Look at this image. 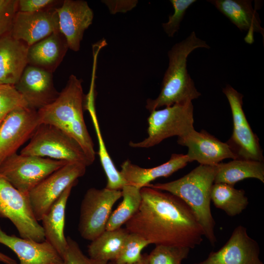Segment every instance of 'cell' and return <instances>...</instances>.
Returning a JSON list of instances; mask_svg holds the SVG:
<instances>
[{
	"label": "cell",
	"mask_w": 264,
	"mask_h": 264,
	"mask_svg": "<svg viewBox=\"0 0 264 264\" xmlns=\"http://www.w3.org/2000/svg\"><path fill=\"white\" fill-rule=\"evenodd\" d=\"M198 48H209L210 46L193 31L168 51L169 65L163 77L160 93L155 99H148L146 102V108L150 112L175 104L192 102L201 95L187 68L188 56Z\"/></svg>",
	"instance_id": "cell-3"
},
{
	"label": "cell",
	"mask_w": 264,
	"mask_h": 264,
	"mask_svg": "<svg viewBox=\"0 0 264 264\" xmlns=\"http://www.w3.org/2000/svg\"><path fill=\"white\" fill-rule=\"evenodd\" d=\"M56 8L33 13L18 11L10 35L30 46L53 33L60 32Z\"/></svg>",
	"instance_id": "cell-13"
},
{
	"label": "cell",
	"mask_w": 264,
	"mask_h": 264,
	"mask_svg": "<svg viewBox=\"0 0 264 264\" xmlns=\"http://www.w3.org/2000/svg\"><path fill=\"white\" fill-rule=\"evenodd\" d=\"M137 212L125 223L130 233L151 244L188 247L200 244L204 233L189 206L178 197L145 186Z\"/></svg>",
	"instance_id": "cell-1"
},
{
	"label": "cell",
	"mask_w": 264,
	"mask_h": 264,
	"mask_svg": "<svg viewBox=\"0 0 264 264\" xmlns=\"http://www.w3.org/2000/svg\"><path fill=\"white\" fill-rule=\"evenodd\" d=\"M216 165H199L177 179L166 183H150L146 186L169 192L186 203L194 212L202 228L204 236L212 246L217 242L215 221L210 207L211 192L214 183Z\"/></svg>",
	"instance_id": "cell-4"
},
{
	"label": "cell",
	"mask_w": 264,
	"mask_h": 264,
	"mask_svg": "<svg viewBox=\"0 0 264 264\" xmlns=\"http://www.w3.org/2000/svg\"><path fill=\"white\" fill-rule=\"evenodd\" d=\"M40 124L37 110L29 107L7 115L0 125V164L31 137Z\"/></svg>",
	"instance_id": "cell-12"
},
{
	"label": "cell",
	"mask_w": 264,
	"mask_h": 264,
	"mask_svg": "<svg viewBox=\"0 0 264 264\" xmlns=\"http://www.w3.org/2000/svg\"><path fill=\"white\" fill-rule=\"evenodd\" d=\"M57 1L54 0H19L18 11L33 13L53 7Z\"/></svg>",
	"instance_id": "cell-35"
},
{
	"label": "cell",
	"mask_w": 264,
	"mask_h": 264,
	"mask_svg": "<svg viewBox=\"0 0 264 264\" xmlns=\"http://www.w3.org/2000/svg\"><path fill=\"white\" fill-rule=\"evenodd\" d=\"M211 200L215 206L231 217L240 214L249 202L245 191L225 183H214L211 189Z\"/></svg>",
	"instance_id": "cell-27"
},
{
	"label": "cell",
	"mask_w": 264,
	"mask_h": 264,
	"mask_svg": "<svg viewBox=\"0 0 264 264\" xmlns=\"http://www.w3.org/2000/svg\"><path fill=\"white\" fill-rule=\"evenodd\" d=\"M87 166L80 163H67L33 188L27 194L36 220H41L53 204L70 185L86 173Z\"/></svg>",
	"instance_id": "cell-10"
},
{
	"label": "cell",
	"mask_w": 264,
	"mask_h": 264,
	"mask_svg": "<svg viewBox=\"0 0 264 264\" xmlns=\"http://www.w3.org/2000/svg\"><path fill=\"white\" fill-rule=\"evenodd\" d=\"M18 12V0H0V38L10 34Z\"/></svg>",
	"instance_id": "cell-33"
},
{
	"label": "cell",
	"mask_w": 264,
	"mask_h": 264,
	"mask_svg": "<svg viewBox=\"0 0 264 264\" xmlns=\"http://www.w3.org/2000/svg\"><path fill=\"white\" fill-rule=\"evenodd\" d=\"M53 73L28 65L14 85L29 108L38 110L53 102L59 92L54 86Z\"/></svg>",
	"instance_id": "cell-15"
},
{
	"label": "cell",
	"mask_w": 264,
	"mask_h": 264,
	"mask_svg": "<svg viewBox=\"0 0 264 264\" xmlns=\"http://www.w3.org/2000/svg\"><path fill=\"white\" fill-rule=\"evenodd\" d=\"M122 197L121 190L91 188L81 202L78 230L81 237L92 241L106 230L112 208Z\"/></svg>",
	"instance_id": "cell-9"
},
{
	"label": "cell",
	"mask_w": 264,
	"mask_h": 264,
	"mask_svg": "<svg viewBox=\"0 0 264 264\" xmlns=\"http://www.w3.org/2000/svg\"><path fill=\"white\" fill-rule=\"evenodd\" d=\"M131 264H149L148 260V254H142L141 259L139 261Z\"/></svg>",
	"instance_id": "cell-38"
},
{
	"label": "cell",
	"mask_w": 264,
	"mask_h": 264,
	"mask_svg": "<svg viewBox=\"0 0 264 264\" xmlns=\"http://www.w3.org/2000/svg\"><path fill=\"white\" fill-rule=\"evenodd\" d=\"M231 110L233 130L226 142L237 159L264 161L263 151L256 134L252 131L242 109L243 95L230 85L222 89Z\"/></svg>",
	"instance_id": "cell-11"
},
{
	"label": "cell",
	"mask_w": 264,
	"mask_h": 264,
	"mask_svg": "<svg viewBox=\"0 0 264 264\" xmlns=\"http://www.w3.org/2000/svg\"><path fill=\"white\" fill-rule=\"evenodd\" d=\"M67 245L62 257L63 264H108L94 261L86 256L78 243L70 237L66 238Z\"/></svg>",
	"instance_id": "cell-34"
},
{
	"label": "cell",
	"mask_w": 264,
	"mask_h": 264,
	"mask_svg": "<svg viewBox=\"0 0 264 264\" xmlns=\"http://www.w3.org/2000/svg\"><path fill=\"white\" fill-rule=\"evenodd\" d=\"M174 13L169 17L167 22L162 23L164 31L169 37H173L179 29L180 24L188 8L195 0H171Z\"/></svg>",
	"instance_id": "cell-32"
},
{
	"label": "cell",
	"mask_w": 264,
	"mask_h": 264,
	"mask_svg": "<svg viewBox=\"0 0 264 264\" xmlns=\"http://www.w3.org/2000/svg\"><path fill=\"white\" fill-rule=\"evenodd\" d=\"M189 162L186 154H172L167 162L150 168L141 167L127 159L121 164L120 172L127 185L141 189L156 178L170 176Z\"/></svg>",
	"instance_id": "cell-19"
},
{
	"label": "cell",
	"mask_w": 264,
	"mask_h": 264,
	"mask_svg": "<svg viewBox=\"0 0 264 264\" xmlns=\"http://www.w3.org/2000/svg\"><path fill=\"white\" fill-rule=\"evenodd\" d=\"M150 244L149 241L138 235L129 232L121 252L114 262L115 264L136 263L141 259L142 250Z\"/></svg>",
	"instance_id": "cell-30"
},
{
	"label": "cell",
	"mask_w": 264,
	"mask_h": 264,
	"mask_svg": "<svg viewBox=\"0 0 264 264\" xmlns=\"http://www.w3.org/2000/svg\"><path fill=\"white\" fill-rule=\"evenodd\" d=\"M178 144L188 148L189 162L197 161L200 165L214 166L222 160L237 159L227 143L222 142L205 130L195 129L186 135L178 137Z\"/></svg>",
	"instance_id": "cell-16"
},
{
	"label": "cell",
	"mask_w": 264,
	"mask_h": 264,
	"mask_svg": "<svg viewBox=\"0 0 264 264\" xmlns=\"http://www.w3.org/2000/svg\"><path fill=\"white\" fill-rule=\"evenodd\" d=\"M20 154L80 163L87 167L93 163L76 140L56 127L45 124L38 126Z\"/></svg>",
	"instance_id": "cell-5"
},
{
	"label": "cell",
	"mask_w": 264,
	"mask_h": 264,
	"mask_svg": "<svg viewBox=\"0 0 264 264\" xmlns=\"http://www.w3.org/2000/svg\"><path fill=\"white\" fill-rule=\"evenodd\" d=\"M0 218L9 219L21 238L45 241L42 226L33 213L27 194L15 188L0 174Z\"/></svg>",
	"instance_id": "cell-8"
},
{
	"label": "cell",
	"mask_w": 264,
	"mask_h": 264,
	"mask_svg": "<svg viewBox=\"0 0 264 264\" xmlns=\"http://www.w3.org/2000/svg\"><path fill=\"white\" fill-rule=\"evenodd\" d=\"M259 255L258 242L248 236L245 227L239 225L221 248L194 264H264Z\"/></svg>",
	"instance_id": "cell-14"
},
{
	"label": "cell",
	"mask_w": 264,
	"mask_h": 264,
	"mask_svg": "<svg viewBox=\"0 0 264 264\" xmlns=\"http://www.w3.org/2000/svg\"><path fill=\"white\" fill-rule=\"evenodd\" d=\"M60 31L65 37L68 48L78 51L85 31L92 23L93 12L87 1L65 0L56 8Z\"/></svg>",
	"instance_id": "cell-17"
},
{
	"label": "cell",
	"mask_w": 264,
	"mask_h": 264,
	"mask_svg": "<svg viewBox=\"0 0 264 264\" xmlns=\"http://www.w3.org/2000/svg\"><path fill=\"white\" fill-rule=\"evenodd\" d=\"M190 248L186 247L156 245L149 254V264H181L187 258Z\"/></svg>",
	"instance_id": "cell-29"
},
{
	"label": "cell",
	"mask_w": 264,
	"mask_h": 264,
	"mask_svg": "<svg viewBox=\"0 0 264 264\" xmlns=\"http://www.w3.org/2000/svg\"><path fill=\"white\" fill-rule=\"evenodd\" d=\"M214 183H225L234 186L238 182L249 178L264 183V164L263 161L235 159L216 165Z\"/></svg>",
	"instance_id": "cell-24"
},
{
	"label": "cell",
	"mask_w": 264,
	"mask_h": 264,
	"mask_svg": "<svg viewBox=\"0 0 264 264\" xmlns=\"http://www.w3.org/2000/svg\"><path fill=\"white\" fill-rule=\"evenodd\" d=\"M0 262L5 264H18L15 260L1 252H0Z\"/></svg>",
	"instance_id": "cell-37"
},
{
	"label": "cell",
	"mask_w": 264,
	"mask_h": 264,
	"mask_svg": "<svg viewBox=\"0 0 264 264\" xmlns=\"http://www.w3.org/2000/svg\"><path fill=\"white\" fill-rule=\"evenodd\" d=\"M77 184L68 186L41 220L45 241L54 247L61 257L67 245L64 234L66 205L71 189Z\"/></svg>",
	"instance_id": "cell-23"
},
{
	"label": "cell",
	"mask_w": 264,
	"mask_h": 264,
	"mask_svg": "<svg viewBox=\"0 0 264 264\" xmlns=\"http://www.w3.org/2000/svg\"><path fill=\"white\" fill-rule=\"evenodd\" d=\"M28 107L21 94L13 85H0V125L13 110Z\"/></svg>",
	"instance_id": "cell-31"
},
{
	"label": "cell",
	"mask_w": 264,
	"mask_h": 264,
	"mask_svg": "<svg viewBox=\"0 0 264 264\" xmlns=\"http://www.w3.org/2000/svg\"><path fill=\"white\" fill-rule=\"evenodd\" d=\"M93 88L91 87L88 94L85 97L84 108L89 113L98 139L100 160L107 178L106 188L110 190H121L126 185L120 171L115 167L106 149L102 137L96 116L94 102Z\"/></svg>",
	"instance_id": "cell-25"
},
{
	"label": "cell",
	"mask_w": 264,
	"mask_h": 264,
	"mask_svg": "<svg viewBox=\"0 0 264 264\" xmlns=\"http://www.w3.org/2000/svg\"><path fill=\"white\" fill-rule=\"evenodd\" d=\"M193 110L192 102H188L152 111L147 120V137L138 142L131 141L129 146L148 148L169 137L186 135L195 129Z\"/></svg>",
	"instance_id": "cell-6"
},
{
	"label": "cell",
	"mask_w": 264,
	"mask_h": 264,
	"mask_svg": "<svg viewBox=\"0 0 264 264\" xmlns=\"http://www.w3.org/2000/svg\"><path fill=\"white\" fill-rule=\"evenodd\" d=\"M240 30L247 31L245 38L249 44L253 42V33L258 32L264 37V28L261 25L258 13L252 6V1L247 0H208Z\"/></svg>",
	"instance_id": "cell-21"
},
{
	"label": "cell",
	"mask_w": 264,
	"mask_h": 264,
	"mask_svg": "<svg viewBox=\"0 0 264 264\" xmlns=\"http://www.w3.org/2000/svg\"><path fill=\"white\" fill-rule=\"evenodd\" d=\"M108 264H115L114 262H110L108 263Z\"/></svg>",
	"instance_id": "cell-39"
},
{
	"label": "cell",
	"mask_w": 264,
	"mask_h": 264,
	"mask_svg": "<svg viewBox=\"0 0 264 264\" xmlns=\"http://www.w3.org/2000/svg\"><path fill=\"white\" fill-rule=\"evenodd\" d=\"M68 48L63 34L61 32L53 33L29 46L28 65L53 73L63 61Z\"/></svg>",
	"instance_id": "cell-22"
},
{
	"label": "cell",
	"mask_w": 264,
	"mask_h": 264,
	"mask_svg": "<svg viewBox=\"0 0 264 264\" xmlns=\"http://www.w3.org/2000/svg\"><path fill=\"white\" fill-rule=\"evenodd\" d=\"M110 13L115 14L118 12L125 13L136 6L138 1L131 0H103Z\"/></svg>",
	"instance_id": "cell-36"
},
{
	"label": "cell",
	"mask_w": 264,
	"mask_h": 264,
	"mask_svg": "<svg viewBox=\"0 0 264 264\" xmlns=\"http://www.w3.org/2000/svg\"><path fill=\"white\" fill-rule=\"evenodd\" d=\"M29 46L10 34L0 38V85H15L28 65Z\"/></svg>",
	"instance_id": "cell-20"
},
{
	"label": "cell",
	"mask_w": 264,
	"mask_h": 264,
	"mask_svg": "<svg viewBox=\"0 0 264 264\" xmlns=\"http://www.w3.org/2000/svg\"><path fill=\"white\" fill-rule=\"evenodd\" d=\"M129 234L126 228L105 230L88 246L89 258L94 261L108 264L114 262L121 252Z\"/></svg>",
	"instance_id": "cell-26"
},
{
	"label": "cell",
	"mask_w": 264,
	"mask_h": 264,
	"mask_svg": "<svg viewBox=\"0 0 264 264\" xmlns=\"http://www.w3.org/2000/svg\"><path fill=\"white\" fill-rule=\"evenodd\" d=\"M66 162L49 158L14 153L0 164V174L15 188L28 194Z\"/></svg>",
	"instance_id": "cell-7"
},
{
	"label": "cell",
	"mask_w": 264,
	"mask_h": 264,
	"mask_svg": "<svg viewBox=\"0 0 264 264\" xmlns=\"http://www.w3.org/2000/svg\"><path fill=\"white\" fill-rule=\"evenodd\" d=\"M121 203L111 213L106 225V230L119 229L125 224L137 212L141 202L140 189L130 185L122 189Z\"/></svg>",
	"instance_id": "cell-28"
},
{
	"label": "cell",
	"mask_w": 264,
	"mask_h": 264,
	"mask_svg": "<svg viewBox=\"0 0 264 264\" xmlns=\"http://www.w3.org/2000/svg\"><path fill=\"white\" fill-rule=\"evenodd\" d=\"M82 80L73 74L51 103L37 110L40 124L52 125L76 140L93 162L94 144L87 129L83 114L85 96Z\"/></svg>",
	"instance_id": "cell-2"
},
{
	"label": "cell",
	"mask_w": 264,
	"mask_h": 264,
	"mask_svg": "<svg viewBox=\"0 0 264 264\" xmlns=\"http://www.w3.org/2000/svg\"><path fill=\"white\" fill-rule=\"evenodd\" d=\"M0 243L11 249L17 256L18 264H63V259L47 242L8 235L0 227Z\"/></svg>",
	"instance_id": "cell-18"
}]
</instances>
